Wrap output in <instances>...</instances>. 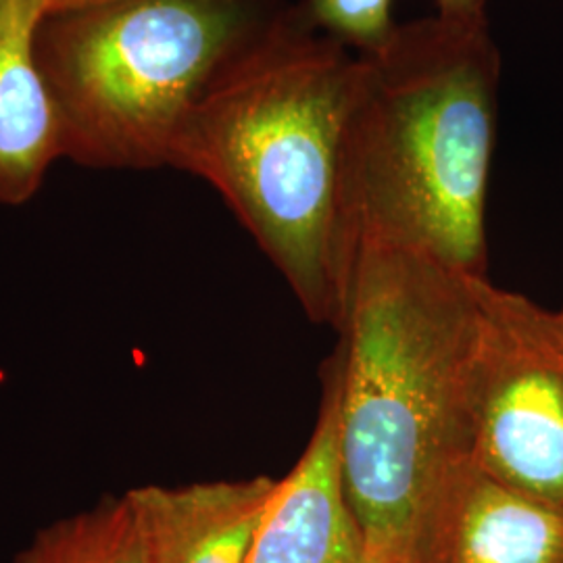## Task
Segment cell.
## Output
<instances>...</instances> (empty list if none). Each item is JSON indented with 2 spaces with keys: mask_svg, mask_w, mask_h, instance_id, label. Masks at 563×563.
<instances>
[{
  "mask_svg": "<svg viewBox=\"0 0 563 563\" xmlns=\"http://www.w3.org/2000/svg\"><path fill=\"white\" fill-rule=\"evenodd\" d=\"M481 278L399 244H353L339 446L363 563L426 562L444 486L470 460Z\"/></svg>",
  "mask_w": 563,
  "mask_h": 563,
  "instance_id": "1",
  "label": "cell"
},
{
  "mask_svg": "<svg viewBox=\"0 0 563 563\" xmlns=\"http://www.w3.org/2000/svg\"><path fill=\"white\" fill-rule=\"evenodd\" d=\"M360 55L299 11L265 13L181 121L169 167L211 184L307 316L339 328L351 265L342 139Z\"/></svg>",
  "mask_w": 563,
  "mask_h": 563,
  "instance_id": "2",
  "label": "cell"
},
{
  "mask_svg": "<svg viewBox=\"0 0 563 563\" xmlns=\"http://www.w3.org/2000/svg\"><path fill=\"white\" fill-rule=\"evenodd\" d=\"M499 76L488 18L411 21L360 55L341 159L351 253L374 239L486 276Z\"/></svg>",
  "mask_w": 563,
  "mask_h": 563,
  "instance_id": "3",
  "label": "cell"
},
{
  "mask_svg": "<svg viewBox=\"0 0 563 563\" xmlns=\"http://www.w3.org/2000/svg\"><path fill=\"white\" fill-rule=\"evenodd\" d=\"M263 15L262 0H102L44 15L38 60L63 159L169 167L186 113Z\"/></svg>",
  "mask_w": 563,
  "mask_h": 563,
  "instance_id": "4",
  "label": "cell"
},
{
  "mask_svg": "<svg viewBox=\"0 0 563 563\" xmlns=\"http://www.w3.org/2000/svg\"><path fill=\"white\" fill-rule=\"evenodd\" d=\"M470 369V462L563 509V322L486 278Z\"/></svg>",
  "mask_w": 563,
  "mask_h": 563,
  "instance_id": "5",
  "label": "cell"
},
{
  "mask_svg": "<svg viewBox=\"0 0 563 563\" xmlns=\"http://www.w3.org/2000/svg\"><path fill=\"white\" fill-rule=\"evenodd\" d=\"M322 384L313 434L278 481L246 563H363L362 534L342 481L339 349L323 365Z\"/></svg>",
  "mask_w": 563,
  "mask_h": 563,
  "instance_id": "6",
  "label": "cell"
},
{
  "mask_svg": "<svg viewBox=\"0 0 563 563\" xmlns=\"http://www.w3.org/2000/svg\"><path fill=\"white\" fill-rule=\"evenodd\" d=\"M276 478L159 486L123 493L144 563H246Z\"/></svg>",
  "mask_w": 563,
  "mask_h": 563,
  "instance_id": "7",
  "label": "cell"
},
{
  "mask_svg": "<svg viewBox=\"0 0 563 563\" xmlns=\"http://www.w3.org/2000/svg\"><path fill=\"white\" fill-rule=\"evenodd\" d=\"M423 563H563V509L467 460L444 486Z\"/></svg>",
  "mask_w": 563,
  "mask_h": 563,
  "instance_id": "8",
  "label": "cell"
},
{
  "mask_svg": "<svg viewBox=\"0 0 563 563\" xmlns=\"http://www.w3.org/2000/svg\"><path fill=\"white\" fill-rule=\"evenodd\" d=\"M41 0H0V205L32 201L60 155L38 60Z\"/></svg>",
  "mask_w": 563,
  "mask_h": 563,
  "instance_id": "9",
  "label": "cell"
},
{
  "mask_svg": "<svg viewBox=\"0 0 563 563\" xmlns=\"http://www.w3.org/2000/svg\"><path fill=\"white\" fill-rule=\"evenodd\" d=\"M13 563H144L125 497L99 504L44 526Z\"/></svg>",
  "mask_w": 563,
  "mask_h": 563,
  "instance_id": "10",
  "label": "cell"
},
{
  "mask_svg": "<svg viewBox=\"0 0 563 563\" xmlns=\"http://www.w3.org/2000/svg\"><path fill=\"white\" fill-rule=\"evenodd\" d=\"M395 0H305L302 15L322 34L355 46L360 55L378 53L399 27L393 20Z\"/></svg>",
  "mask_w": 563,
  "mask_h": 563,
  "instance_id": "11",
  "label": "cell"
},
{
  "mask_svg": "<svg viewBox=\"0 0 563 563\" xmlns=\"http://www.w3.org/2000/svg\"><path fill=\"white\" fill-rule=\"evenodd\" d=\"M437 15L446 20H486V0H434Z\"/></svg>",
  "mask_w": 563,
  "mask_h": 563,
  "instance_id": "12",
  "label": "cell"
},
{
  "mask_svg": "<svg viewBox=\"0 0 563 563\" xmlns=\"http://www.w3.org/2000/svg\"><path fill=\"white\" fill-rule=\"evenodd\" d=\"M102 0H41L42 13L51 15V13H59V11H71V9H80L88 4H97Z\"/></svg>",
  "mask_w": 563,
  "mask_h": 563,
  "instance_id": "13",
  "label": "cell"
},
{
  "mask_svg": "<svg viewBox=\"0 0 563 563\" xmlns=\"http://www.w3.org/2000/svg\"><path fill=\"white\" fill-rule=\"evenodd\" d=\"M558 313H560V318H562V322H563V307H562V309H560V311H558Z\"/></svg>",
  "mask_w": 563,
  "mask_h": 563,
  "instance_id": "14",
  "label": "cell"
}]
</instances>
